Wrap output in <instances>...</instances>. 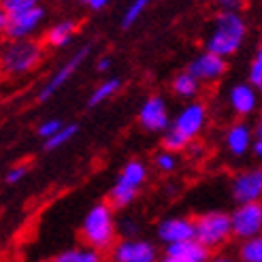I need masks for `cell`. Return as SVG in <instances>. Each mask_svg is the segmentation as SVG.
I'll return each mask as SVG.
<instances>
[{"mask_svg":"<svg viewBox=\"0 0 262 262\" xmlns=\"http://www.w3.org/2000/svg\"><path fill=\"white\" fill-rule=\"evenodd\" d=\"M81 3H83L88 9H92V11H102L104 7L109 5V0H81Z\"/></svg>","mask_w":262,"mask_h":262,"instance_id":"obj_32","label":"cell"},{"mask_svg":"<svg viewBox=\"0 0 262 262\" xmlns=\"http://www.w3.org/2000/svg\"><path fill=\"white\" fill-rule=\"evenodd\" d=\"M209 250L207 245H203L199 239H186L177 243H168L164 247V262H205L209 260Z\"/></svg>","mask_w":262,"mask_h":262,"instance_id":"obj_12","label":"cell"},{"mask_svg":"<svg viewBox=\"0 0 262 262\" xmlns=\"http://www.w3.org/2000/svg\"><path fill=\"white\" fill-rule=\"evenodd\" d=\"M207 124V107L203 102H192V104H186L179 113L177 117L171 122V126H175L179 133H183L188 139H196L201 133H203V128Z\"/></svg>","mask_w":262,"mask_h":262,"instance_id":"obj_13","label":"cell"},{"mask_svg":"<svg viewBox=\"0 0 262 262\" xmlns=\"http://www.w3.org/2000/svg\"><path fill=\"white\" fill-rule=\"evenodd\" d=\"M77 32V24L73 19H62L58 24H54L51 28L47 30L45 34V43L49 47H54V49H62V47H67L71 41H73V36Z\"/></svg>","mask_w":262,"mask_h":262,"instance_id":"obj_17","label":"cell"},{"mask_svg":"<svg viewBox=\"0 0 262 262\" xmlns=\"http://www.w3.org/2000/svg\"><path fill=\"white\" fill-rule=\"evenodd\" d=\"M252 154L256 156L258 160H262V137H260V139H254V145H252Z\"/></svg>","mask_w":262,"mask_h":262,"instance_id":"obj_36","label":"cell"},{"mask_svg":"<svg viewBox=\"0 0 262 262\" xmlns=\"http://www.w3.org/2000/svg\"><path fill=\"white\" fill-rule=\"evenodd\" d=\"M139 124L147 133H164L171 126V117L162 96H149L139 109Z\"/></svg>","mask_w":262,"mask_h":262,"instance_id":"obj_9","label":"cell"},{"mask_svg":"<svg viewBox=\"0 0 262 262\" xmlns=\"http://www.w3.org/2000/svg\"><path fill=\"white\" fill-rule=\"evenodd\" d=\"M171 88H173V92L179 98H194L196 94H199V90H201V81L196 79L190 71H186V73H179L175 77Z\"/></svg>","mask_w":262,"mask_h":262,"instance_id":"obj_20","label":"cell"},{"mask_svg":"<svg viewBox=\"0 0 262 262\" xmlns=\"http://www.w3.org/2000/svg\"><path fill=\"white\" fill-rule=\"evenodd\" d=\"M226 69H228L226 58L213 54V51H207V49L188 64V71L201 83H213V81H217L220 77L226 73Z\"/></svg>","mask_w":262,"mask_h":262,"instance_id":"obj_11","label":"cell"},{"mask_svg":"<svg viewBox=\"0 0 262 262\" xmlns=\"http://www.w3.org/2000/svg\"><path fill=\"white\" fill-rule=\"evenodd\" d=\"M190 143H192V139H188L183 133H179L175 126H168L164 130V135H162V147L164 149H171L175 154H179V151H183L186 147H190Z\"/></svg>","mask_w":262,"mask_h":262,"instance_id":"obj_22","label":"cell"},{"mask_svg":"<svg viewBox=\"0 0 262 262\" xmlns=\"http://www.w3.org/2000/svg\"><path fill=\"white\" fill-rule=\"evenodd\" d=\"M158 258L156 245L145 239L126 237L124 241L113 245V260L115 262H154Z\"/></svg>","mask_w":262,"mask_h":262,"instance_id":"obj_10","label":"cell"},{"mask_svg":"<svg viewBox=\"0 0 262 262\" xmlns=\"http://www.w3.org/2000/svg\"><path fill=\"white\" fill-rule=\"evenodd\" d=\"M120 88H122V81L117 79V77H109V79H104L102 83H98V88H94L92 96L88 98V107L90 109L98 107V104H102L104 100H109L111 96H115L117 92H120Z\"/></svg>","mask_w":262,"mask_h":262,"instance_id":"obj_19","label":"cell"},{"mask_svg":"<svg viewBox=\"0 0 262 262\" xmlns=\"http://www.w3.org/2000/svg\"><path fill=\"white\" fill-rule=\"evenodd\" d=\"M230 217H232V230L237 239L245 241L250 237H256V234L262 232V201L241 203L230 213Z\"/></svg>","mask_w":262,"mask_h":262,"instance_id":"obj_6","label":"cell"},{"mask_svg":"<svg viewBox=\"0 0 262 262\" xmlns=\"http://www.w3.org/2000/svg\"><path fill=\"white\" fill-rule=\"evenodd\" d=\"M254 60H258V62H260V64H262V47H260V49H258V54H256V58H254Z\"/></svg>","mask_w":262,"mask_h":262,"instance_id":"obj_38","label":"cell"},{"mask_svg":"<svg viewBox=\"0 0 262 262\" xmlns=\"http://www.w3.org/2000/svg\"><path fill=\"white\" fill-rule=\"evenodd\" d=\"M62 3H64V0H62Z\"/></svg>","mask_w":262,"mask_h":262,"instance_id":"obj_40","label":"cell"},{"mask_svg":"<svg viewBox=\"0 0 262 262\" xmlns=\"http://www.w3.org/2000/svg\"><path fill=\"white\" fill-rule=\"evenodd\" d=\"M90 49H92V45H83L79 51H77V54L69 60V62H64L62 67L54 73V77H51V79L41 88V92H38L36 94V100L38 102H47L49 98H54L58 92L67 85V81L71 79V77L77 73V69L81 67V64L85 62V58H88V54H90Z\"/></svg>","mask_w":262,"mask_h":262,"instance_id":"obj_7","label":"cell"},{"mask_svg":"<svg viewBox=\"0 0 262 262\" xmlns=\"http://www.w3.org/2000/svg\"><path fill=\"white\" fill-rule=\"evenodd\" d=\"M194 228H196L194 237L203 245H207L209 250L222 247L230 237H234L232 217L224 211H207V213L199 215L194 220Z\"/></svg>","mask_w":262,"mask_h":262,"instance_id":"obj_4","label":"cell"},{"mask_svg":"<svg viewBox=\"0 0 262 262\" xmlns=\"http://www.w3.org/2000/svg\"><path fill=\"white\" fill-rule=\"evenodd\" d=\"M120 230H122L124 237H133L137 228L133 226V222H130V220H124V222H122V226H120Z\"/></svg>","mask_w":262,"mask_h":262,"instance_id":"obj_33","label":"cell"},{"mask_svg":"<svg viewBox=\"0 0 262 262\" xmlns=\"http://www.w3.org/2000/svg\"><path fill=\"white\" fill-rule=\"evenodd\" d=\"M230 194L237 205L262 201V168H247L230 183Z\"/></svg>","mask_w":262,"mask_h":262,"instance_id":"obj_8","label":"cell"},{"mask_svg":"<svg viewBox=\"0 0 262 262\" xmlns=\"http://www.w3.org/2000/svg\"><path fill=\"white\" fill-rule=\"evenodd\" d=\"M158 241H162L164 245L168 243H177V241H186V239H194L196 228H194V220L188 217H166L158 224Z\"/></svg>","mask_w":262,"mask_h":262,"instance_id":"obj_15","label":"cell"},{"mask_svg":"<svg viewBox=\"0 0 262 262\" xmlns=\"http://www.w3.org/2000/svg\"><path fill=\"white\" fill-rule=\"evenodd\" d=\"M137 188L128 186V183H122V181H115V186L109 190V203L115 207V209H122V207H128L137 199Z\"/></svg>","mask_w":262,"mask_h":262,"instance_id":"obj_21","label":"cell"},{"mask_svg":"<svg viewBox=\"0 0 262 262\" xmlns=\"http://www.w3.org/2000/svg\"><path fill=\"white\" fill-rule=\"evenodd\" d=\"M109 69H111V58L109 56H104V58H100L96 62V71L98 73H104V71H109Z\"/></svg>","mask_w":262,"mask_h":262,"instance_id":"obj_34","label":"cell"},{"mask_svg":"<svg viewBox=\"0 0 262 262\" xmlns=\"http://www.w3.org/2000/svg\"><path fill=\"white\" fill-rule=\"evenodd\" d=\"M32 7H38V0H3L0 3V9L5 13H21Z\"/></svg>","mask_w":262,"mask_h":262,"instance_id":"obj_28","label":"cell"},{"mask_svg":"<svg viewBox=\"0 0 262 262\" xmlns=\"http://www.w3.org/2000/svg\"><path fill=\"white\" fill-rule=\"evenodd\" d=\"M247 81H250L258 92H262V64L258 60L252 62L250 73H247Z\"/></svg>","mask_w":262,"mask_h":262,"instance_id":"obj_31","label":"cell"},{"mask_svg":"<svg viewBox=\"0 0 262 262\" xmlns=\"http://www.w3.org/2000/svg\"><path fill=\"white\" fill-rule=\"evenodd\" d=\"M145 179H147V166L143 164L141 160H128L122 166L120 177H117V181L128 183V186H133L137 190L143 186V183H145Z\"/></svg>","mask_w":262,"mask_h":262,"instance_id":"obj_18","label":"cell"},{"mask_svg":"<svg viewBox=\"0 0 262 262\" xmlns=\"http://www.w3.org/2000/svg\"><path fill=\"white\" fill-rule=\"evenodd\" d=\"M26 175H28V164H17L9 168V173L5 175V183H9V186H15V183H19Z\"/></svg>","mask_w":262,"mask_h":262,"instance_id":"obj_30","label":"cell"},{"mask_svg":"<svg viewBox=\"0 0 262 262\" xmlns=\"http://www.w3.org/2000/svg\"><path fill=\"white\" fill-rule=\"evenodd\" d=\"M254 128L247 122H237L228 126L226 135H224V145L228 149V154H232L234 158H243V156L252 149L254 145Z\"/></svg>","mask_w":262,"mask_h":262,"instance_id":"obj_14","label":"cell"},{"mask_svg":"<svg viewBox=\"0 0 262 262\" xmlns=\"http://www.w3.org/2000/svg\"><path fill=\"white\" fill-rule=\"evenodd\" d=\"M228 104L239 117L252 115L258 109V90L250 81L232 85L228 92Z\"/></svg>","mask_w":262,"mask_h":262,"instance_id":"obj_16","label":"cell"},{"mask_svg":"<svg viewBox=\"0 0 262 262\" xmlns=\"http://www.w3.org/2000/svg\"><path fill=\"white\" fill-rule=\"evenodd\" d=\"M151 3H154V0H133V3L128 5V9H126L124 17H122V28L124 30L133 28V26L139 21V17L143 15V11H145Z\"/></svg>","mask_w":262,"mask_h":262,"instance_id":"obj_26","label":"cell"},{"mask_svg":"<svg viewBox=\"0 0 262 262\" xmlns=\"http://www.w3.org/2000/svg\"><path fill=\"white\" fill-rule=\"evenodd\" d=\"M113 205L111 203H96L88 211L83 224H81V234L83 241L94 247L98 252L111 250L115 245V217H113Z\"/></svg>","mask_w":262,"mask_h":262,"instance_id":"obj_2","label":"cell"},{"mask_svg":"<svg viewBox=\"0 0 262 262\" xmlns=\"http://www.w3.org/2000/svg\"><path fill=\"white\" fill-rule=\"evenodd\" d=\"M62 126H64V122H62V120H58V117H51V120H45V122L38 124L36 135L41 137V139H49V137H54Z\"/></svg>","mask_w":262,"mask_h":262,"instance_id":"obj_29","label":"cell"},{"mask_svg":"<svg viewBox=\"0 0 262 262\" xmlns=\"http://www.w3.org/2000/svg\"><path fill=\"white\" fill-rule=\"evenodd\" d=\"M154 166L158 168L160 173H171V171H175V166H177V156H175V151L162 147V151H158V154L154 156Z\"/></svg>","mask_w":262,"mask_h":262,"instance_id":"obj_27","label":"cell"},{"mask_svg":"<svg viewBox=\"0 0 262 262\" xmlns=\"http://www.w3.org/2000/svg\"><path fill=\"white\" fill-rule=\"evenodd\" d=\"M245 32H247V26L241 17V13L224 9L215 17L213 32L209 34V38L205 41V49L213 51V54H217V56L230 58L232 54L239 51Z\"/></svg>","mask_w":262,"mask_h":262,"instance_id":"obj_1","label":"cell"},{"mask_svg":"<svg viewBox=\"0 0 262 262\" xmlns=\"http://www.w3.org/2000/svg\"><path fill=\"white\" fill-rule=\"evenodd\" d=\"M239 258L243 262H262V232L245 239L239 247Z\"/></svg>","mask_w":262,"mask_h":262,"instance_id":"obj_23","label":"cell"},{"mask_svg":"<svg viewBox=\"0 0 262 262\" xmlns=\"http://www.w3.org/2000/svg\"><path fill=\"white\" fill-rule=\"evenodd\" d=\"M254 135H256V139L262 137V115L258 117V122H256V126H254Z\"/></svg>","mask_w":262,"mask_h":262,"instance_id":"obj_37","label":"cell"},{"mask_svg":"<svg viewBox=\"0 0 262 262\" xmlns=\"http://www.w3.org/2000/svg\"><path fill=\"white\" fill-rule=\"evenodd\" d=\"M77 133H79V128H77V124H64L54 137L45 139V149H47V151H56L58 147L67 145V143H69Z\"/></svg>","mask_w":262,"mask_h":262,"instance_id":"obj_25","label":"cell"},{"mask_svg":"<svg viewBox=\"0 0 262 262\" xmlns=\"http://www.w3.org/2000/svg\"><path fill=\"white\" fill-rule=\"evenodd\" d=\"M241 5H243V0H222V7L230 9V11H239Z\"/></svg>","mask_w":262,"mask_h":262,"instance_id":"obj_35","label":"cell"},{"mask_svg":"<svg viewBox=\"0 0 262 262\" xmlns=\"http://www.w3.org/2000/svg\"><path fill=\"white\" fill-rule=\"evenodd\" d=\"M220 3H222V0H220Z\"/></svg>","mask_w":262,"mask_h":262,"instance_id":"obj_39","label":"cell"},{"mask_svg":"<svg viewBox=\"0 0 262 262\" xmlns=\"http://www.w3.org/2000/svg\"><path fill=\"white\" fill-rule=\"evenodd\" d=\"M45 9L32 7L21 13H5L0 15V28H3L7 38H28L36 28L43 24Z\"/></svg>","mask_w":262,"mask_h":262,"instance_id":"obj_5","label":"cell"},{"mask_svg":"<svg viewBox=\"0 0 262 262\" xmlns=\"http://www.w3.org/2000/svg\"><path fill=\"white\" fill-rule=\"evenodd\" d=\"M43 58V47L32 38H9L3 49V71L9 77L30 73Z\"/></svg>","mask_w":262,"mask_h":262,"instance_id":"obj_3","label":"cell"},{"mask_svg":"<svg viewBox=\"0 0 262 262\" xmlns=\"http://www.w3.org/2000/svg\"><path fill=\"white\" fill-rule=\"evenodd\" d=\"M56 262H98L100 260V252L94 250V247H90V250H81V247H77V250H67L62 252L54 258Z\"/></svg>","mask_w":262,"mask_h":262,"instance_id":"obj_24","label":"cell"}]
</instances>
